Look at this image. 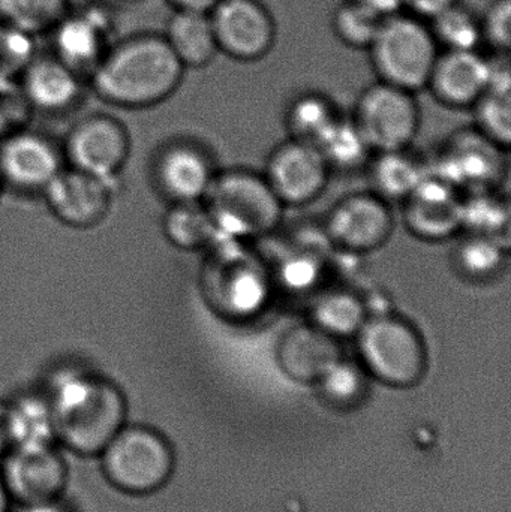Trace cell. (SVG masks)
I'll return each instance as SVG.
<instances>
[{
	"mask_svg": "<svg viewBox=\"0 0 511 512\" xmlns=\"http://www.w3.org/2000/svg\"><path fill=\"white\" fill-rule=\"evenodd\" d=\"M206 207L216 233L233 237L261 236L269 233L282 218V206L267 180L254 174L234 171L213 179L206 192Z\"/></svg>",
	"mask_w": 511,
	"mask_h": 512,
	"instance_id": "cell-5",
	"label": "cell"
},
{
	"mask_svg": "<svg viewBox=\"0 0 511 512\" xmlns=\"http://www.w3.org/2000/svg\"><path fill=\"white\" fill-rule=\"evenodd\" d=\"M33 36L0 21V80L20 77L35 56Z\"/></svg>",
	"mask_w": 511,
	"mask_h": 512,
	"instance_id": "cell-35",
	"label": "cell"
},
{
	"mask_svg": "<svg viewBox=\"0 0 511 512\" xmlns=\"http://www.w3.org/2000/svg\"><path fill=\"white\" fill-rule=\"evenodd\" d=\"M65 167L62 146L42 132L24 128L0 140V176L17 194H44Z\"/></svg>",
	"mask_w": 511,
	"mask_h": 512,
	"instance_id": "cell-10",
	"label": "cell"
},
{
	"mask_svg": "<svg viewBox=\"0 0 511 512\" xmlns=\"http://www.w3.org/2000/svg\"><path fill=\"white\" fill-rule=\"evenodd\" d=\"M492 75V60L479 50H443L438 54L428 86L444 104L468 107L479 101Z\"/></svg>",
	"mask_w": 511,
	"mask_h": 512,
	"instance_id": "cell-14",
	"label": "cell"
},
{
	"mask_svg": "<svg viewBox=\"0 0 511 512\" xmlns=\"http://www.w3.org/2000/svg\"><path fill=\"white\" fill-rule=\"evenodd\" d=\"M209 17L219 51L234 59H261L275 44V20L260 0H219Z\"/></svg>",
	"mask_w": 511,
	"mask_h": 512,
	"instance_id": "cell-11",
	"label": "cell"
},
{
	"mask_svg": "<svg viewBox=\"0 0 511 512\" xmlns=\"http://www.w3.org/2000/svg\"><path fill=\"white\" fill-rule=\"evenodd\" d=\"M459 261L471 276H491L503 264L504 251L494 237L474 236L462 246Z\"/></svg>",
	"mask_w": 511,
	"mask_h": 512,
	"instance_id": "cell-37",
	"label": "cell"
},
{
	"mask_svg": "<svg viewBox=\"0 0 511 512\" xmlns=\"http://www.w3.org/2000/svg\"><path fill=\"white\" fill-rule=\"evenodd\" d=\"M368 50L381 81L408 92L428 87L441 51L429 24L402 12L384 18Z\"/></svg>",
	"mask_w": 511,
	"mask_h": 512,
	"instance_id": "cell-4",
	"label": "cell"
},
{
	"mask_svg": "<svg viewBox=\"0 0 511 512\" xmlns=\"http://www.w3.org/2000/svg\"><path fill=\"white\" fill-rule=\"evenodd\" d=\"M0 411L11 448L57 445L53 412L42 391L18 394Z\"/></svg>",
	"mask_w": 511,
	"mask_h": 512,
	"instance_id": "cell-22",
	"label": "cell"
},
{
	"mask_svg": "<svg viewBox=\"0 0 511 512\" xmlns=\"http://www.w3.org/2000/svg\"><path fill=\"white\" fill-rule=\"evenodd\" d=\"M69 11V0H0V21L33 38L50 33Z\"/></svg>",
	"mask_w": 511,
	"mask_h": 512,
	"instance_id": "cell-26",
	"label": "cell"
},
{
	"mask_svg": "<svg viewBox=\"0 0 511 512\" xmlns=\"http://www.w3.org/2000/svg\"><path fill=\"white\" fill-rule=\"evenodd\" d=\"M29 102L14 80H0V140L27 128L30 114Z\"/></svg>",
	"mask_w": 511,
	"mask_h": 512,
	"instance_id": "cell-38",
	"label": "cell"
},
{
	"mask_svg": "<svg viewBox=\"0 0 511 512\" xmlns=\"http://www.w3.org/2000/svg\"><path fill=\"white\" fill-rule=\"evenodd\" d=\"M384 17L356 0H345L333 14L332 27L336 36L348 47H371Z\"/></svg>",
	"mask_w": 511,
	"mask_h": 512,
	"instance_id": "cell-29",
	"label": "cell"
},
{
	"mask_svg": "<svg viewBox=\"0 0 511 512\" xmlns=\"http://www.w3.org/2000/svg\"><path fill=\"white\" fill-rule=\"evenodd\" d=\"M402 2L410 14L423 18V20H431L432 17L440 14L449 6L455 5L459 0H402Z\"/></svg>",
	"mask_w": 511,
	"mask_h": 512,
	"instance_id": "cell-41",
	"label": "cell"
},
{
	"mask_svg": "<svg viewBox=\"0 0 511 512\" xmlns=\"http://www.w3.org/2000/svg\"><path fill=\"white\" fill-rule=\"evenodd\" d=\"M423 168L416 159L405 155L404 150L384 152L375 167V182L383 194L395 198H407L425 179Z\"/></svg>",
	"mask_w": 511,
	"mask_h": 512,
	"instance_id": "cell-30",
	"label": "cell"
},
{
	"mask_svg": "<svg viewBox=\"0 0 511 512\" xmlns=\"http://www.w3.org/2000/svg\"><path fill=\"white\" fill-rule=\"evenodd\" d=\"M162 231L171 245L188 251L212 242L216 234L209 212L198 201L173 203L162 219Z\"/></svg>",
	"mask_w": 511,
	"mask_h": 512,
	"instance_id": "cell-25",
	"label": "cell"
},
{
	"mask_svg": "<svg viewBox=\"0 0 511 512\" xmlns=\"http://www.w3.org/2000/svg\"><path fill=\"white\" fill-rule=\"evenodd\" d=\"M483 42L498 51H509L511 45V0H494L480 17Z\"/></svg>",
	"mask_w": 511,
	"mask_h": 512,
	"instance_id": "cell-39",
	"label": "cell"
},
{
	"mask_svg": "<svg viewBox=\"0 0 511 512\" xmlns=\"http://www.w3.org/2000/svg\"><path fill=\"white\" fill-rule=\"evenodd\" d=\"M62 152L69 167L114 182L131 156V135L117 117L90 114L69 129Z\"/></svg>",
	"mask_w": 511,
	"mask_h": 512,
	"instance_id": "cell-7",
	"label": "cell"
},
{
	"mask_svg": "<svg viewBox=\"0 0 511 512\" xmlns=\"http://www.w3.org/2000/svg\"><path fill=\"white\" fill-rule=\"evenodd\" d=\"M11 450L8 433H6L5 421H3L2 411H0V460Z\"/></svg>",
	"mask_w": 511,
	"mask_h": 512,
	"instance_id": "cell-45",
	"label": "cell"
},
{
	"mask_svg": "<svg viewBox=\"0 0 511 512\" xmlns=\"http://www.w3.org/2000/svg\"><path fill=\"white\" fill-rule=\"evenodd\" d=\"M267 298L269 283L255 268H239L225 285V306L237 316L255 315L263 309Z\"/></svg>",
	"mask_w": 511,
	"mask_h": 512,
	"instance_id": "cell-31",
	"label": "cell"
},
{
	"mask_svg": "<svg viewBox=\"0 0 511 512\" xmlns=\"http://www.w3.org/2000/svg\"><path fill=\"white\" fill-rule=\"evenodd\" d=\"M339 360L335 337L315 325L293 328L279 343V366L294 381L318 382Z\"/></svg>",
	"mask_w": 511,
	"mask_h": 512,
	"instance_id": "cell-19",
	"label": "cell"
},
{
	"mask_svg": "<svg viewBox=\"0 0 511 512\" xmlns=\"http://www.w3.org/2000/svg\"><path fill=\"white\" fill-rule=\"evenodd\" d=\"M54 56L62 60L83 81H89L107 53L105 27L90 14H69L51 30Z\"/></svg>",
	"mask_w": 511,
	"mask_h": 512,
	"instance_id": "cell-20",
	"label": "cell"
},
{
	"mask_svg": "<svg viewBox=\"0 0 511 512\" xmlns=\"http://www.w3.org/2000/svg\"><path fill=\"white\" fill-rule=\"evenodd\" d=\"M335 120L329 102L317 95L297 99L290 111V123L299 140L314 146Z\"/></svg>",
	"mask_w": 511,
	"mask_h": 512,
	"instance_id": "cell-34",
	"label": "cell"
},
{
	"mask_svg": "<svg viewBox=\"0 0 511 512\" xmlns=\"http://www.w3.org/2000/svg\"><path fill=\"white\" fill-rule=\"evenodd\" d=\"M360 352L372 375L392 387L419 384L428 367L425 343L416 330L390 316L366 321L359 331Z\"/></svg>",
	"mask_w": 511,
	"mask_h": 512,
	"instance_id": "cell-6",
	"label": "cell"
},
{
	"mask_svg": "<svg viewBox=\"0 0 511 512\" xmlns=\"http://www.w3.org/2000/svg\"><path fill=\"white\" fill-rule=\"evenodd\" d=\"M429 21L432 35L440 50H479L483 44L480 17L459 2L444 9Z\"/></svg>",
	"mask_w": 511,
	"mask_h": 512,
	"instance_id": "cell-27",
	"label": "cell"
},
{
	"mask_svg": "<svg viewBox=\"0 0 511 512\" xmlns=\"http://www.w3.org/2000/svg\"><path fill=\"white\" fill-rule=\"evenodd\" d=\"M174 9H188V11L209 12L219 0H168Z\"/></svg>",
	"mask_w": 511,
	"mask_h": 512,
	"instance_id": "cell-44",
	"label": "cell"
},
{
	"mask_svg": "<svg viewBox=\"0 0 511 512\" xmlns=\"http://www.w3.org/2000/svg\"><path fill=\"white\" fill-rule=\"evenodd\" d=\"M356 126L369 147L383 153L404 150L419 129L413 92L383 81L369 87L357 105Z\"/></svg>",
	"mask_w": 511,
	"mask_h": 512,
	"instance_id": "cell-8",
	"label": "cell"
},
{
	"mask_svg": "<svg viewBox=\"0 0 511 512\" xmlns=\"http://www.w3.org/2000/svg\"><path fill=\"white\" fill-rule=\"evenodd\" d=\"M389 207L374 195H354L332 212L330 236L350 251L366 252L380 248L392 233Z\"/></svg>",
	"mask_w": 511,
	"mask_h": 512,
	"instance_id": "cell-16",
	"label": "cell"
},
{
	"mask_svg": "<svg viewBox=\"0 0 511 512\" xmlns=\"http://www.w3.org/2000/svg\"><path fill=\"white\" fill-rule=\"evenodd\" d=\"M329 164L314 144L294 141L270 159L269 183L282 204H305L326 188Z\"/></svg>",
	"mask_w": 511,
	"mask_h": 512,
	"instance_id": "cell-13",
	"label": "cell"
},
{
	"mask_svg": "<svg viewBox=\"0 0 511 512\" xmlns=\"http://www.w3.org/2000/svg\"><path fill=\"white\" fill-rule=\"evenodd\" d=\"M153 176L159 191L173 203L200 201L213 180L206 156L186 144L165 147L156 158Z\"/></svg>",
	"mask_w": 511,
	"mask_h": 512,
	"instance_id": "cell-18",
	"label": "cell"
},
{
	"mask_svg": "<svg viewBox=\"0 0 511 512\" xmlns=\"http://www.w3.org/2000/svg\"><path fill=\"white\" fill-rule=\"evenodd\" d=\"M506 207L486 192H477L476 197L462 204V227L471 228L476 236L494 237L507 224Z\"/></svg>",
	"mask_w": 511,
	"mask_h": 512,
	"instance_id": "cell-36",
	"label": "cell"
},
{
	"mask_svg": "<svg viewBox=\"0 0 511 512\" xmlns=\"http://www.w3.org/2000/svg\"><path fill=\"white\" fill-rule=\"evenodd\" d=\"M315 146L323 153L327 164L339 167H354L360 164L368 152L369 146L356 123L341 122L336 119Z\"/></svg>",
	"mask_w": 511,
	"mask_h": 512,
	"instance_id": "cell-32",
	"label": "cell"
},
{
	"mask_svg": "<svg viewBox=\"0 0 511 512\" xmlns=\"http://www.w3.org/2000/svg\"><path fill=\"white\" fill-rule=\"evenodd\" d=\"M42 198L60 224L74 230H92L110 215L113 182L66 165Z\"/></svg>",
	"mask_w": 511,
	"mask_h": 512,
	"instance_id": "cell-12",
	"label": "cell"
},
{
	"mask_svg": "<svg viewBox=\"0 0 511 512\" xmlns=\"http://www.w3.org/2000/svg\"><path fill=\"white\" fill-rule=\"evenodd\" d=\"M12 505L14 504H12L5 483H3L2 477H0V512H12Z\"/></svg>",
	"mask_w": 511,
	"mask_h": 512,
	"instance_id": "cell-46",
	"label": "cell"
},
{
	"mask_svg": "<svg viewBox=\"0 0 511 512\" xmlns=\"http://www.w3.org/2000/svg\"><path fill=\"white\" fill-rule=\"evenodd\" d=\"M320 277V264L309 255L290 256L281 265V279L285 286L296 291H303L314 286Z\"/></svg>",
	"mask_w": 511,
	"mask_h": 512,
	"instance_id": "cell-40",
	"label": "cell"
},
{
	"mask_svg": "<svg viewBox=\"0 0 511 512\" xmlns=\"http://www.w3.org/2000/svg\"><path fill=\"white\" fill-rule=\"evenodd\" d=\"M489 141L491 138L476 135H467L458 141L441 164L440 179L453 188L471 186L482 191L497 182L501 171L500 152Z\"/></svg>",
	"mask_w": 511,
	"mask_h": 512,
	"instance_id": "cell-21",
	"label": "cell"
},
{
	"mask_svg": "<svg viewBox=\"0 0 511 512\" xmlns=\"http://www.w3.org/2000/svg\"><path fill=\"white\" fill-rule=\"evenodd\" d=\"M362 3L366 8L371 11L377 12L381 17H390V15L398 14L404 9V2L402 0H356Z\"/></svg>",
	"mask_w": 511,
	"mask_h": 512,
	"instance_id": "cell-42",
	"label": "cell"
},
{
	"mask_svg": "<svg viewBox=\"0 0 511 512\" xmlns=\"http://www.w3.org/2000/svg\"><path fill=\"white\" fill-rule=\"evenodd\" d=\"M3 191H5V185H3L2 176H0V198H2Z\"/></svg>",
	"mask_w": 511,
	"mask_h": 512,
	"instance_id": "cell-47",
	"label": "cell"
},
{
	"mask_svg": "<svg viewBox=\"0 0 511 512\" xmlns=\"http://www.w3.org/2000/svg\"><path fill=\"white\" fill-rule=\"evenodd\" d=\"M0 477L14 505L63 499L68 463L57 445L11 448L0 460Z\"/></svg>",
	"mask_w": 511,
	"mask_h": 512,
	"instance_id": "cell-9",
	"label": "cell"
},
{
	"mask_svg": "<svg viewBox=\"0 0 511 512\" xmlns=\"http://www.w3.org/2000/svg\"><path fill=\"white\" fill-rule=\"evenodd\" d=\"M312 318L315 327L324 333L332 337H344L359 334L368 321V313L359 298L347 292H333L317 301L312 310Z\"/></svg>",
	"mask_w": 511,
	"mask_h": 512,
	"instance_id": "cell-28",
	"label": "cell"
},
{
	"mask_svg": "<svg viewBox=\"0 0 511 512\" xmlns=\"http://www.w3.org/2000/svg\"><path fill=\"white\" fill-rule=\"evenodd\" d=\"M321 394L336 408H353L365 397L366 381L363 373L347 361L339 360L318 381Z\"/></svg>",
	"mask_w": 511,
	"mask_h": 512,
	"instance_id": "cell-33",
	"label": "cell"
},
{
	"mask_svg": "<svg viewBox=\"0 0 511 512\" xmlns=\"http://www.w3.org/2000/svg\"><path fill=\"white\" fill-rule=\"evenodd\" d=\"M186 68H203L219 53L209 12L174 9L162 33Z\"/></svg>",
	"mask_w": 511,
	"mask_h": 512,
	"instance_id": "cell-23",
	"label": "cell"
},
{
	"mask_svg": "<svg viewBox=\"0 0 511 512\" xmlns=\"http://www.w3.org/2000/svg\"><path fill=\"white\" fill-rule=\"evenodd\" d=\"M511 81L507 62H492V75L476 102L483 134L500 146H509L511 131Z\"/></svg>",
	"mask_w": 511,
	"mask_h": 512,
	"instance_id": "cell-24",
	"label": "cell"
},
{
	"mask_svg": "<svg viewBox=\"0 0 511 512\" xmlns=\"http://www.w3.org/2000/svg\"><path fill=\"white\" fill-rule=\"evenodd\" d=\"M107 483L128 496H149L170 481L176 466L173 445L159 430L126 423L98 454Z\"/></svg>",
	"mask_w": 511,
	"mask_h": 512,
	"instance_id": "cell-3",
	"label": "cell"
},
{
	"mask_svg": "<svg viewBox=\"0 0 511 512\" xmlns=\"http://www.w3.org/2000/svg\"><path fill=\"white\" fill-rule=\"evenodd\" d=\"M21 92L32 110L65 113L78 104L84 81L51 54H35L18 77Z\"/></svg>",
	"mask_w": 511,
	"mask_h": 512,
	"instance_id": "cell-15",
	"label": "cell"
},
{
	"mask_svg": "<svg viewBox=\"0 0 511 512\" xmlns=\"http://www.w3.org/2000/svg\"><path fill=\"white\" fill-rule=\"evenodd\" d=\"M407 221L411 230L426 239H444L462 228V201L446 180L428 179L407 198Z\"/></svg>",
	"mask_w": 511,
	"mask_h": 512,
	"instance_id": "cell-17",
	"label": "cell"
},
{
	"mask_svg": "<svg viewBox=\"0 0 511 512\" xmlns=\"http://www.w3.org/2000/svg\"><path fill=\"white\" fill-rule=\"evenodd\" d=\"M183 74L185 66L162 33L140 32L113 42L89 83L105 104L143 110L170 98Z\"/></svg>",
	"mask_w": 511,
	"mask_h": 512,
	"instance_id": "cell-2",
	"label": "cell"
},
{
	"mask_svg": "<svg viewBox=\"0 0 511 512\" xmlns=\"http://www.w3.org/2000/svg\"><path fill=\"white\" fill-rule=\"evenodd\" d=\"M12 512H72L66 507L63 499L60 501L44 502V504L17 505V510Z\"/></svg>",
	"mask_w": 511,
	"mask_h": 512,
	"instance_id": "cell-43",
	"label": "cell"
},
{
	"mask_svg": "<svg viewBox=\"0 0 511 512\" xmlns=\"http://www.w3.org/2000/svg\"><path fill=\"white\" fill-rule=\"evenodd\" d=\"M42 393L53 412L57 445L77 456L98 457L128 423V400L122 388L90 367H59L48 376Z\"/></svg>",
	"mask_w": 511,
	"mask_h": 512,
	"instance_id": "cell-1",
	"label": "cell"
}]
</instances>
